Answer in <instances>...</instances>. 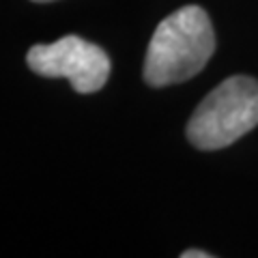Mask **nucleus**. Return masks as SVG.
Segmentation results:
<instances>
[{
	"label": "nucleus",
	"mask_w": 258,
	"mask_h": 258,
	"mask_svg": "<svg viewBox=\"0 0 258 258\" xmlns=\"http://www.w3.org/2000/svg\"><path fill=\"white\" fill-rule=\"evenodd\" d=\"M215 52V32L205 9L181 7L159 22L144 58V82L170 86L185 82L205 69Z\"/></svg>",
	"instance_id": "obj_1"
},
{
	"label": "nucleus",
	"mask_w": 258,
	"mask_h": 258,
	"mask_svg": "<svg viewBox=\"0 0 258 258\" xmlns=\"http://www.w3.org/2000/svg\"><path fill=\"white\" fill-rule=\"evenodd\" d=\"M258 125V80L232 76L213 88L187 123V140L200 151L230 147Z\"/></svg>",
	"instance_id": "obj_2"
},
{
	"label": "nucleus",
	"mask_w": 258,
	"mask_h": 258,
	"mask_svg": "<svg viewBox=\"0 0 258 258\" xmlns=\"http://www.w3.org/2000/svg\"><path fill=\"white\" fill-rule=\"evenodd\" d=\"M26 62L35 74L43 78H67L74 91L97 93L108 82L110 56L99 45L84 41L76 35L62 37L54 43L32 45Z\"/></svg>",
	"instance_id": "obj_3"
},
{
	"label": "nucleus",
	"mask_w": 258,
	"mask_h": 258,
	"mask_svg": "<svg viewBox=\"0 0 258 258\" xmlns=\"http://www.w3.org/2000/svg\"><path fill=\"white\" fill-rule=\"evenodd\" d=\"M211 254H207V252H200V249H187V252H183L181 258H209Z\"/></svg>",
	"instance_id": "obj_4"
},
{
	"label": "nucleus",
	"mask_w": 258,
	"mask_h": 258,
	"mask_svg": "<svg viewBox=\"0 0 258 258\" xmlns=\"http://www.w3.org/2000/svg\"><path fill=\"white\" fill-rule=\"evenodd\" d=\"M35 3H52V0H35Z\"/></svg>",
	"instance_id": "obj_5"
}]
</instances>
